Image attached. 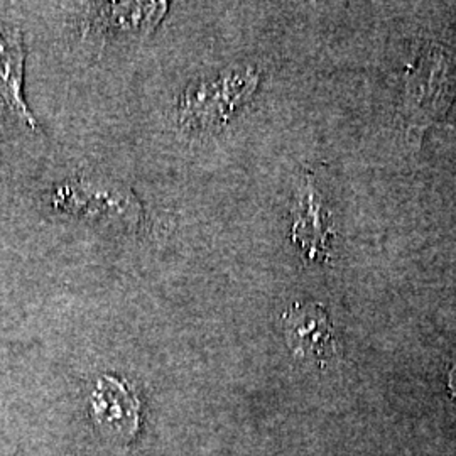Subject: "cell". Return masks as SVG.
<instances>
[{"label": "cell", "instance_id": "8992f818", "mask_svg": "<svg viewBox=\"0 0 456 456\" xmlns=\"http://www.w3.org/2000/svg\"><path fill=\"white\" fill-rule=\"evenodd\" d=\"M92 418L102 435L115 443H131L141 429V401L129 382L105 374L90 395Z\"/></svg>", "mask_w": 456, "mask_h": 456}, {"label": "cell", "instance_id": "7a4b0ae2", "mask_svg": "<svg viewBox=\"0 0 456 456\" xmlns=\"http://www.w3.org/2000/svg\"><path fill=\"white\" fill-rule=\"evenodd\" d=\"M49 207L73 218L137 230L144 222L139 198L117 181L77 176L58 184L48 198Z\"/></svg>", "mask_w": 456, "mask_h": 456}, {"label": "cell", "instance_id": "3957f363", "mask_svg": "<svg viewBox=\"0 0 456 456\" xmlns=\"http://www.w3.org/2000/svg\"><path fill=\"white\" fill-rule=\"evenodd\" d=\"M455 98V66L441 49H429L409 73L406 110L412 131L441 120Z\"/></svg>", "mask_w": 456, "mask_h": 456}, {"label": "cell", "instance_id": "5b68a950", "mask_svg": "<svg viewBox=\"0 0 456 456\" xmlns=\"http://www.w3.org/2000/svg\"><path fill=\"white\" fill-rule=\"evenodd\" d=\"M284 337L294 357L325 367L338 355L335 326L318 303H296L282 314Z\"/></svg>", "mask_w": 456, "mask_h": 456}, {"label": "cell", "instance_id": "52a82bcc", "mask_svg": "<svg viewBox=\"0 0 456 456\" xmlns=\"http://www.w3.org/2000/svg\"><path fill=\"white\" fill-rule=\"evenodd\" d=\"M24 63L22 33L0 22V109L14 115L29 129H37L36 117L24 98Z\"/></svg>", "mask_w": 456, "mask_h": 456}, {"label": "cell", "instance_id": "6da1fadb", "mask_svg": "<svg viewBox=\"0 0 456 456\" xmlns=\"http://www.w3.org/2000/svg\"><path fill=\"white\" fill-rule=\"evenodd\" d=\"M259 73L252 66H232L213 78L190 83L178 100V122L184 132L220 131L254 97Z\"/></svg>", "mask_w": 456, "mask_h": 456}, {"label": "cell", "instance_id": "277c9868", "mask_svg": "<svg viewBox=\"0 0 456 456\" xmlns=\"http://www.w3.org/2000/svg\"><path fill=\"white\" fill-rule=\"evenodd\" d=\"M167 2H98L90 4L83 22V37L100 45L144 41L158 29Z\"/></svg>", "mask_w": 456, "mask_h": 456}, {"label": "cell", "instance_id": "ba28073f", "mask_svg": "<svg viewBox=\"0 0 456 456\" xmlns=\"http://www.w3.org/2000/svg\"><path fill=\"white\" fill-rule=\"evenodd\" d=\"M330 230L326 227L325 212L322 208L320 196L314 190L313 181H303L296 218L293 224V240L301 245L303 252L310 261L322 257L330 240Z\"/></svg>", "mask_w": 456, "mask_h": 456}]
</instances>
